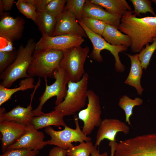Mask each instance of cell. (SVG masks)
I'll use <instances>...</instances> for the list:
<instances>
[{
  "instance_id": "1",
  "label": "cell",
  "mask_w": 156,
  "mask_h": 156,
  "mask_svg": "<svg viewBox=\"0 0 156 156\" xmlns=\"http://www.w3.org/2000/svg\"><path fill=\"white\" fill-rule=\"evenodd\" d=\"M118 29L130 38L132 52H140L156 37V16L138 18L133 11H128L122 17Z\"/></svg>"
},
{
  "instance_id": "2",
  "label": "cell",
  "mask_w": 156,
  "mask_h": 156,
  "mask_svg": "<svg viewBox=\"0 0 156 156\" xmlns=\"http://www.w3.org/2000/svg\"><path fill=\"white\" fill-rule=\"evenodd\" d=\"M36 43L33 39L31 38L25 46L23 45L20 46L14 61L0 73V85L9 88L18 79L30 77L27 70L31 62Z\"/></svg>"
},
{
  "instance_id": "3",
  "label": "cell",
  "mask_w": 156,
  "mask_h": 156,
  "mask_svg": "<svg viewBox=\"0 0 156 156\" xmlns=\"http://www.w3.org/2000/svg\"><path fill=\"white\" fill-rule=\"evenodd\" d=\"M63 54L62 51L35 50L27 70L28 74L31 77L53 78L54 71L60 66Z\"/></svg>"
},
{
  "instance_id": "4",
  "label": "cell",
  "mask_w": 156,
  "mask_h": 156,
  "mask_svg": "<svg viewBox=\"0 0 156 156\" xmlns=\"http://www.w3.org/2000/svg\"><path fill=\"white\" fill-rule=\"evenodd\" d=\"M88 74L85 73L81 79L77 82L70 81L67 84L66 95L63 101L54 107L62 111L64 116L73 115L85 105L87 99Z\"/></svg>"
},
{
  "instance_id": "5",
  "label": "cell",
  "mask_w": 156,
  "mask_h": 156,
  "mask_svg": "<svg viewBox=\"0 0 156 156\" xmlns=\"http://www.w3.org/2000/svg\"><path fill=\"white\" fill-rule=\"evenodd\" d=\"M114 156H156V133L138 135L120 141Z\"/></svg>"
},
{
  "instance_id": "6",
  "label": "cell",
  "mask_w": 156,
  "mask_h": 156,
  "mask_svg": "<svg viewBox=\"0 0 156 156\" xmlns=\"http://www.w3.org/2000/svg\"><path fill=\"white\" fill-rule=\"evenodd\" d=\"M53 76L55 80L50 85L48 84L47 78L44 79L45 90L39 99L40 103L32 111L34 116H38L44 113L42 111V107L44 103L51 97H56L55 104L56 106L63 101L66 95L68 89L66 85L70 81L67 72L60 66L54 71Z\"/></svg>"
},
{
  "instance_id": "7",
  "label": "cell",
  "mask_w": 156,
  "mask_h": 156,
  "mask_svg": "<svg viewBox=\"0 0 156 156\" xmlns=\"http://www.w3.org/2000/svg\"><path fill=\"white\" fill-rule=\"evenodd\" d=\"M76 128L73 129L66 125L61 131L54 130L50 126L45 128L44 131L51 139L46 141L47 145H54L61 148L67 150L74 146L73 142L91 141V138L85 135L81 130L78 117H74Z\"/></svg>"
},
{
  "instance_id": "8",
  "label": "cell",
  "mask_w": 156,
  "mask_h": 156,
  "mask_svg": "<svg viewBox=\"0 0 156 156\" xmlns=\"http://www.w3.org/2000/svg\"><path fill=\"white\" fill-rule=\"evenodd\" d=\"M90 51L88 46L74 47L63 51V56L60 66L67 72L70 81H80L85 73L84 66Z\"/></svg>"
},
{
  "instance_id": "9",
  "label": "cell",
  "mask_w": 156,
  "mask_h": 156,
  "mask_svg": "<svg viewBox=\"0 0 156 156\" xmlns=\"http://www.w3.org/2000/svg\"><path fill=\"white\" fill-rule=\"evenodd\" d=\"M77 21L85 31L87 36L92 44L93 49L90 54V57L98 62H101L103 61V59L101 54V51L105 49L109 51L114 57L115 61V67L116 70L119 72L124 71L125 67L121 62L119 53L120 52L127 51L128 48L123 45L116 46L112 45L106 42L101 36L93 33L81 21Z\"/></svg>"
},
{
  "instance_id": "10",
  "label": "cell",
  "mask_w": 156,
  "mask_h": 156,
  "mask_svg": "<svg viewBox=\"0 0 156 156\" xmlns=\"http://www.w3.org/2000/svg\"><path fill=\"white\" fill-rule=\"evenodd\" d=\"M88 104L87 107L81 110L78 118L83 122L82 131L86 135L90 134L95 127H99L102 120L101 110L99 98L92 90H88L87 93Z\"/></svg>"
},
{
  "instance_id": "11",
  "label": "cell",
  "mask_w": 156,
  "mask_h": 156,
  "mask_svg": "<svg viewBox=\"0 0 156 156\" xmlns=\"http://www.w3.org/2000/svg\"><path fill=\"white\" fill-rule=\"evenodd\" d=\"M84 39L81 36L63 34L55 36L42 35L36 43L35 50L53 49L64 51L81 45Z\"/></svg>"
},
{
  "instance_id": "12",
  "label": "cell",
  "mask_w": 156,
  "mask_h": 156,
  "mask_svg": "<svg viewBox=\"0 0 156 156\" xmlns=\"http://www.w3.org/2000/svg\"><path fill=\"white\" fill-rule=\"evenodd\" d=\"M130 128L125 123L116 119L106 118L103 120L99 127L96 135L94 146H99L104 139L110 141L116 140L117 133L122 132L125 134L129 132Z\"/></svg>"
},
{
  "instance_id": "13",
  "label": "cell",
  "mask_w": 156,
  "mask_h": 156,
  "mask_svg": "<svg viewBox=\"0 0 156 156\" xmlns=\"http://www.w3.org/2000/svg\"><path fill=\"white\" fill-rule=\"evenodd\" d=\"M25 131L17 141L7 149L25 148L39 151L47 145L46 141H44L43 132L36 129L31 124L26 126Z\"/></svg>"
},
{
  "instance_id": "14",
  "label": "cell",
  "mask_w": 156,
  "mask_h": 156,
  "mask_svg": "<svg viewBox=\"0 0 156 156\" xmlns=\"http://www.w3.org/2000/svg\"><path fill=\"white\" fill-rule=\"evenodd\" d=\"M63 34L79 35L83 38L87 36L74 16L69 11L64 10L56 18V22L52 36Z\"/></svg>"
},
{
  "instance_id": "15",
  "label": "cell",
  "mask_w": 156,
  "mask_h": 156,
  "mask_svg": "<svg viewBox=\"0 0 156 156\" xmlns=\"http://www.w3.org/2000/svg\"><path fill=\"white\" fill-rule=\"evenodd\" d=\"M25 21L21 17L14 18L5 14L0 21V36L12 43L21 38Z\"/></svg>"
},
{
  "instance_id": "16",
  "label": "cell",
  "mask_w": 156,
  "mask_h": 156,
  "mask_svg": "<svg viewBox=\"0 0 156 156\" xmlns=\"http://www.w3.org/2000/svg\"><path fill=\"white\" fill-rule=\"evenodd\" d=\"M26 126L13 121H0L1 151L3 153L10 146L14 143L25 132Z\"/></svg>"
},
{
  "instance_id": "17",
  "label": "cell",
  "mask_w": 156,
  "mask_h": 156,
  "mask_svg": "<svg viewBox=\"0 0 156 156\" xmlns=\"http://www.w3.org/2000/svg\"><path fill=\"white\" fill-rule=\"evenodd\" d=\"M90 17L102 21L118 28L121 17L113 14L90 0L84 4L82 18Z\"/></svg>"
},
{
  "instance_id": "18",
  "label": "cell",
  "mask_w": 156,
  "mask_h": 156,
  "mask_svg": "<svg viewBox=\"0 0 156 156\" xmlns=\"http://www.w3.org/2000/svg\"><path fill=\"white\" fill-rule=\"evenodd\" d=\"M36 90L35 89L31 96L29 105L26 107L18 105L8 112H5L4 107L0 109V121L4 120L13 121L25 126L30 124L34 116L31 106L32 101Z\"/></svg>"
},
{
  "instance_id": "19",
  "label": "cell",
  "mask_w": 156,
  "mask_h": 156,
  "mask_svg": "<svg viewBox=\"0 0 156 156\" xmlns=\"http://www.w3.org/2000/svg\"><path fill=\"white\" fill-rule=\"evenodd\" d=\"M64 116L62 111L54 109L49 113H44L38 116H34L30 124L38 130L51 126L64 127L66 125L64 120Z\"/></svg>"
},
{
  "instance_id": "20",
  "label": "cell",
  "mask_w": 156,
  "mask_h": 156,
  "mask_svg": "<svg viewBox=\"0 0 156 156\" xmlns=\"http://www.w3.org/2000/svg\"><path fill=\"white\" fill-rule=\"evenodd\" d=\"M125 54L130 59L131 66L129 75L124 83L134 87L138 94L141 95L143 90L140 83L143 69L139 58L138 54L133 55Z\"/></svg>"
},
{
  "instance_id": "21",
  "label": "cell",
  "mask_w": 156,
  "mask_h": 156,
  "mask_svg": "<svg viewBox=\"0 0 156 156\" xmlns=\"http://www.w3.org/2000/svg\"><path fill=\"white\" fill-rule=\"evenodd\" d=\"M101 36L106 42L113 46L123 45L128 48L131 45V40L128 35L109 24H107Z\"/></svg>"
},
{
  "instance_id": "22",
  "label": "cell",
  "mask_w": 156,
  "mask_h": 156,
  "mask_svg": "<svg viewBox=\"0 0 156 156\" xmlns=\"http://www.w3.org/2000/svg\"><path fill=\"white\" fill-rule=\"evenodd\" d=\"M93 3L104 8L107 11L122 17L132 9L125 0H90Z\"/></svg>"
},
{
  "instance_id": "23",
  "label": "cell",
  "mask_w": 156,
  "mask_h": 156,
  "mask_svg": "<svg viewBox=\"0 0 156 156\" xmlns=\"http://www.w3.org/2000/svg\"><path fill=\"white\" fill-rule=\"evenodd\" d=\"M35 23L42 35L52 36L55 26L56 18L44 10H37Z\"/></svg>"
},
{
  "instance_id": "24",
  "label": "cell",
  "mask_w": 156,
  "mask_h": 156,
  "mask_svg": "<svg viewBox=\"0 0 156 156\" xmlns=\"http://www.w3.org/2000/svg\"><path fill=\"white\" fill-rule=\"evenodd\" d=\"M34 81L33 77L25 78L20 81L18 87L13 88H7L0 85V105L10 99L12 95L17 92L35 88Z\"/></svg>"
},
{
  "instance_id": "25",
  "label": "cell",
  "mask_w": 156,
  "mask_h": 156,
  "mask_svg": "<svg viewBox=\"0 0 156 156\" xmlns=\"http://www.w3.org/2000/svg\"><path fill=\"white\" fill-rule=\"evenodd\" d=\"M143 102L142 99L140 98L136 97L133 99L125 95L120 99L119 105L124 110L125 115V122L129 125H131L130 118L132 115L133 108L135 106L140 105Z\"/></svg>"
},
{
  "instance_id": "26",
  "label": "cell",
  "mask_w": 156,
  "mask_h": 156,
  "mask_svg": "<svg viewBox=\"0 0 156 156\" xmlns=\"http://www.w3.org/2000/svg\"><path fill=\"white\" fill-rule=\"evenodd\" d=\"M94 146L91 141L83 142L66 150L67 156H89Z\"/></svg>"
},
{
  "instance_id": "27",
  "label": "cell",
  "mask_w": 156,
  "mask_h": 156,
  "mask_svg": "<svg viewBox=\"0 0 156 156\" xmlns=\"http://www.w3.org/2000/svg\"><path fill=\"white\" fill-rule=\"evenodd\" d=\"M134 8L133 12L136 16H141L140 14H146L149 12L154 16L156 14L152 6L151 1L149 0H130Z\"/></svg>"
},
{
  "instance_id": "28",
  "label": "cell",
  "mask_w": 156,
  "mask_h": 156,
  "mask_svg": "<svg viewBox=\"0 0 156 156\" xmlns=\"http://www.w3.org/2000/svg\"><path fill=\"white\" fill-rule=\"evenodd\" d=\"M156 50V37L151 44H147L138 54L142 69L146 70L149 64L151 58Z\"/></svg>"
},
{
  "instance_id": "29",
  "label": "cell",
  "mask_w": 156,
  "mask_h": 156,
  "mask_svg": "<svg viewBox=\"0 0 156 156\" xmlns=\"http://www.w3.org/2000/svg\"><path fill=\"white\" fill-rule=\"evenodd\" d=\"M86 0H66L64 10L71 12L77 21H81L82 18L83 9Z\"/></svg>"
},
{
  "instance_id": "30",
  "label": "cell",
  "mask_w": 156,
  "mask_h": 156,
  "mask_svg": "<svg viewBox=\"0 0 156 156\" xmlns=\"http://www.w3.org/2000/svg\"><path fill=\"white\" fill-rule=\"evenodd\" d=\"M80 21L92 32L101 36L107 25L102 21L90 17L82 18Z\"/></svg>"
},
{
  "instance_id": "31",
  "label": "cell",
  "mask_w": 156,
  "mask_h": 156,
  "mask_svg": "<svg viewBox=\"0 0 156 156\" xmlns=\"http://www.w3.org/2000/svg\"><path fill=\"white\" fill-rule=\"evenodd\" d=\"M16 5L19 11L27 18L32 20L36 23L37 13L34 6L25 3L24 0H18Z\"/></svg>"
},
{
  "instance_id": "32",
  "label": "cell",
  "mask_w": 156,
  "mask_h": 156,
  "mask_svg": "<svg viewBox=\"0 0 156 156\" xmlns=\"http://www.w3.org/2000/svg\"><path fill=\"white\" fill-rule=\"evenodd\" d=\"M66 2L65 0H52L44 10L56 18L64 11Z\"/></svg>"
},
{
  "instance_id": "33",
  "label": "cell",
  "mask_w": 156,
  "mask_h": 156,
  "mask_svg": "<svg viewBox=\"0 0 156 156\" xmlns=\"http://www.w3.org/2000/svg\"><path fill=\"white\" fill-rule=\"evenodd\" d=\"M16 53L13 51H0V73L3 72L16 58Z\"/></svg>"
},
{
  "instance_id": "34",
  "label": "cell",
  "mask_w": 156,
  "mask_h": 156,
  "mask_svg": "<svg viewBox=\"0 0 156 156\" xmlns=\"http://www.w3.org/2000/svg\"><path fill=\"white\" fill-rule=\"evenodd\" d=\"M38 151H31L25 148L7 149L0 156H37Z\"/></svg>"
},
{
  "instance_id": "35",
  "label": "cell",
  "mask_w": 156,
  "mask_h": 156,
  "mask_svg": "<svg viewBox=\"0 0 156 156\" xmlns=\"http://www.w3.org/2000/svg\"><path fill=\"white\" fill-rule=\"evenodd\" d=\"M14 2V0H0V12L4 11H10L13 5Z\"/></svg>"
},
{
  "instance_id": "36",
  "label": "cell",
  "mask_w": 156,
  "mask_h": 156,
  "mask_svg": "<svg viewBox=\"0 0 156 156\" xmlns=\"http://www.w3.org/2000/svg\"><path fill=\"white\" fill-rule=\"evenodd\" d=\"M66 150L57 146L53 148L50 151L49 156H66Z\"/></svg>"
},
{
  "instance_id": "37",
  "label": "cell",
  "mask_w": 156,
  "mask_h": 156,
  "mask_svg": "<svg viewBox=\"0 0 156 156\" xmlns=\"http://www.w3.org/2000/svg\"><path fill=\"white\" fill-rule=\"evenodd\" d=\"M52 0H35L34 6L36 10H44Z\"/></svg>"
},
{
  "instance_id": "38",
  "label": "cell",
  "mask_w": 156,
  "mask_h": 156,
  "mask_svg": "<svg viewBox=\"0 0 156 156\" xmlns=\"http://www.w3.org/2000/svg\"><path fill=\"white\" fill-rule=\"evenodd\" d=\"M118 143L116 140L114 141H110L109 143V145L111 148V155L110 156H114L115 152Z\"/></svg>"
},
{
  "instance_id": "39",
  "label": "cell",
  "mask_w": 156,
  "mask_h": 156,
  "mask_svg": "<svg viewBox=\"0 0 156 156\" xmlns=\"http://www.w3.org/2000/svg\"><path fill=\"white\" fill-rule=\"evenodd\" d=\"M90 155L91 156H108V153L107 152H105L100 154L99 151L96 148V147L94 146Z\"/></svg>"
},
{
  "instance_id": "40",
  "label": "cell",
  "mask_w": 156,
  "mask_h": 156,
  "mask_svg": "<svg viewBox=\"0 0 156 156\" xmlns=\"http://www.w3.org/2000/svg\"><path fill=\"white\" fill-rule=\"evenodd\" d=\"M24 1L27 3L31 5L34 6L35 0H24Z\"/></svg>"
},
{
  "instance_id": "41",
  "label": "cell",
  "mask_w": 156,
  "mask_h": 156,
  "mask_svg": "<svg viewBox=\"0 0 156 156\" xmlns=\"http://www.w3.org/2000/svg\"><path fill=\"white\" fill-rule=\"evenodd\" d=\"M152 2H154L156 4V0H153L151 1Z\"/></svg>"
}]
</instances>
